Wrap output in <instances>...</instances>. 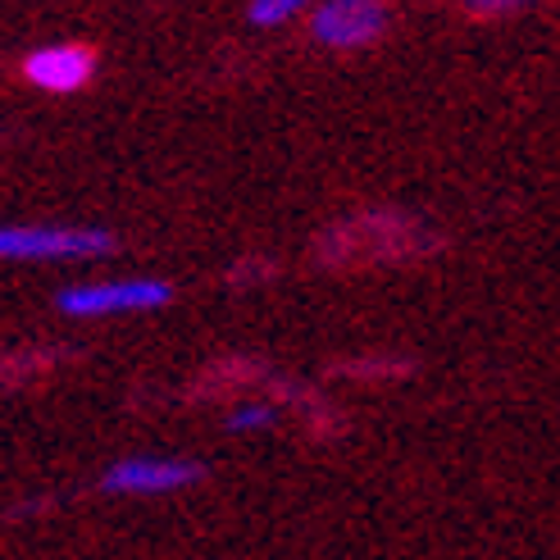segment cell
Masks as SVG:
<instances>
[{
	"mask_svg": "<svg viewBox=\"0 0 560 560\" xmlns=\"http://www.w3.org/2000/svg\"><path fill=\"white\" fill-rule=\"evenodd\" d=\"M115 233L96 223H0V260L5 265H73L105 260Z\"/></svg>",
	"mask_w": 560,
	"mask_h": 560,
	"instance_id": "cell-1",
	"label": "cell"
},
{
	"mask_svg": "<svg viewBox=\"0 0 560 560\" xmlns=\"http://www.w3.org/2000/svg\"><path fill=\"white\" fill-rule=\"evenodd\" d=\"M174 301V283L164 278H92L55 292V305L69 319H124V315H155Z\"/></svg>",
	"mask_w": 560,
	"mask_h": 560,
	"instance_id": "cell-2",
	"label": "cell"
},
{
	"mask_svg": "<svg viewBox=\"0 0 560 560\" xmlns=\"http://www.w3.org/2000/svg\"><path fill=\"white\" fill-rule=\"evenodd\" d=\"M206 479L201 460L187 456H119L115 465H105L101 492L109 497H174L187 492Z\"/></svg>",
	"mask_w": 560,
	"mask_h": 560,
	"instance_id": "cell-3",
	"label": "cell"
},
{
	"mask_svg": "<svg viewBox=\"0 0 560 560\" xmlns=\"http://www.w3.org/2000/svg\"><path fill=\"white\" fill-rule=\"evenodd\" d=\"M392 10L378 0H324L311 10V37L324 50H370L387 37Z\"/></svg>",
	"mask_w": 560,
	"mask_h": 560,
	"instance_id": "cell-4",
	"label": "cell"
},
{
	"mask_svg": "<svg viewBox=\"0 0 560 560\" xmlns=\"http://www.w3.org/2000/svg\"><path fill=\"white\" fill-rule=\"evenodd\" d=\"M23 78L27 88H37L46 96H73L82 88H92L96 78V50L82 42H46L23 55Z\"/></svg>",
	"mask_w": 560,
	"mask_h": 560,
	"instance_id": "cell-5",
	"label": "cell"
},
{
	"mask_svg": "<svg viewBox=\"0 0 560 560\" xmlns=\"http://www.w3.org/2000/svg\"><path fill=\"white\" fill-rule=\"evenodd\" d=\"M301 14H305L301 0H250V5H246V23L250 27H265V33L296 23Z\"/></svg>",
	"mask_w": 560,
	"mask_h": 560,
	"instance_id": "cell-6",
	"label": "cell"
},
{
	"mask_svg": "<svg viewBox=\"0 0 560 560\" xmlns=\"http://www.w3.org/2000/svg\"><path fill=\"white\" fill-rule=\"evenodd\" d=\"M273 419H278V410H273L269 401H242V406H233L229 415H223V429L237 433V438H246V433L273 429Z\"/></svg>",
	"mask_w": 560,
	"mask_h": 560,
	"instance_id": "cell-7",
	"label": "cell"
}]
</instances>
